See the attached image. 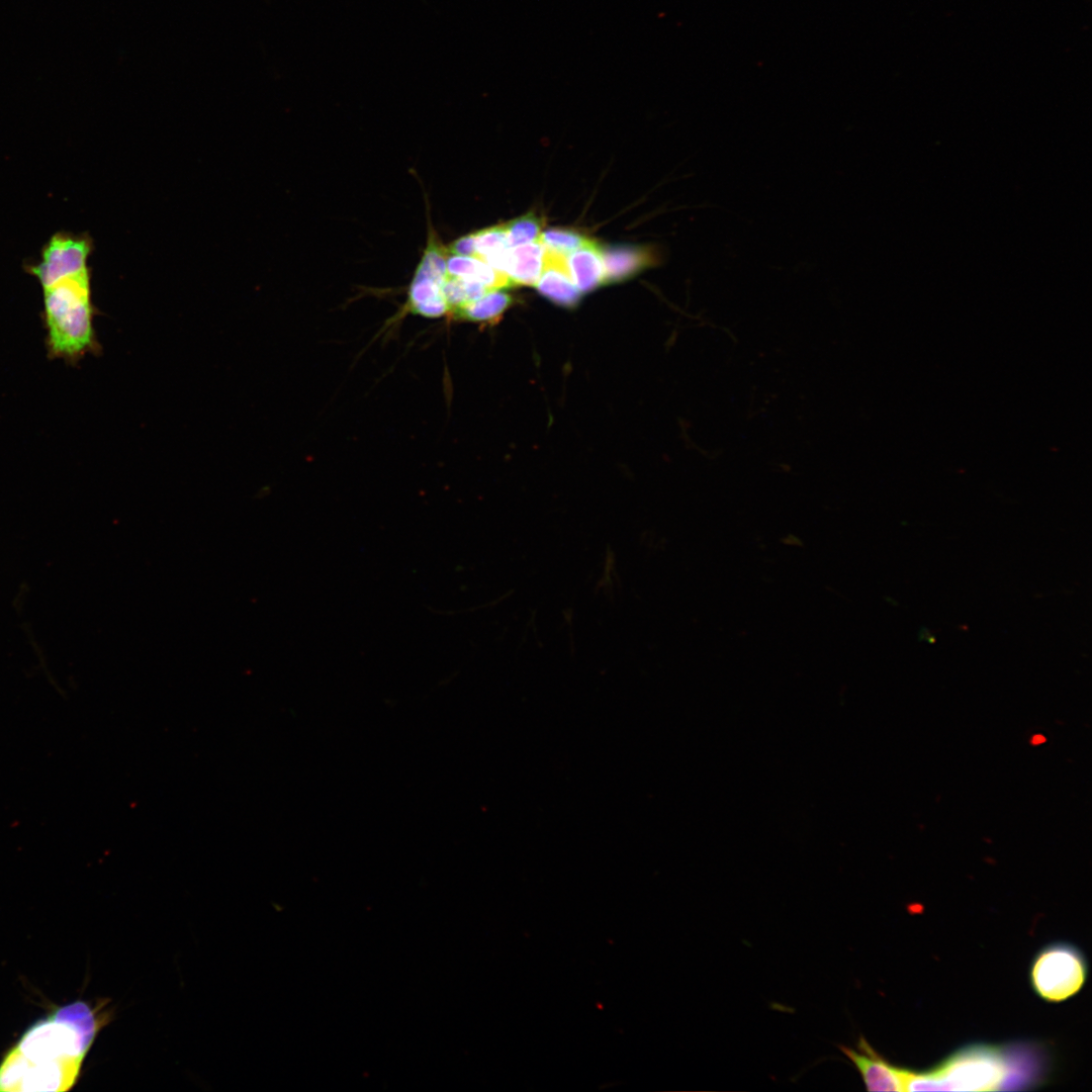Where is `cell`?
Instances as JSON below:
<instances>
[{
	"mask_svg": "<svg viewBox=\"0 0 1092 1092\" xmlns=\"http://www.w3.org/2000/svg\"><path fill=\"white\" fill-rule=\"evenodd\" d=\"M108 1005L78 1000L32 1024L0 1064V1091L70 1090L99 1031L113 1018Z\"/></svg>",
	"mask_w": 1092,
	"mask_h": 1092,
	"instance_id": "obj_1",
	"label": "cell"
},
{
	"mask_svg": "<svg viewBox=\"0 0 1092 1092\" xmlns=\"http://www.w3.org/2000/svg\"><path fill=\"white\" fill-rule=\"evenodd\" d=\"M1035 1044L974 1043L961 1048L926 1071H906L905 1091H994L1021 1089L1042 1078Z\"/></svg>",
	"mask_w": 1092,
	"mask_h": 1092,
	"instance_id": "obj_2",
	"label": "cell"
},
{
	"mask_svg": "<svg viewBox=\"0 0 1092 1092\" xmlns=\"http://www.w3.org/2000/svg\"><path fill=\"white\" fill-rule=\"evenodd\" d=\"M41 321L50 359L77 364L98 349L89 270L41 287Z\"/></svg>",
	"mask_w": 1092,
	"mask_h": 1092,
	"instance_id": "obj_3",
	"label": "cell"
},
{
	"mask_svg": "<svg viewBox=\"0 0 1092 1092\" xmlns=\"http://www.w3.org/2000/svg\"><path fill=\"white\" fill-rule=\"evenodd\" d=\"M1087 974V963L1080 949L1070 943L1057 942L1037 952L1029 978L1032 989L1041 999L1062 1002L1083 988Z\"/></svg>",
	"mask_w": 1092,
	"mask_h": 1092,
	"instance_id": "obj_4",
	"label": "cell"
},
{
	"mask_svg": "<svg viewBox=\"0 0 1092 1092\" xmlns=\"http://www.w3.org/2000/svg\"><path fill=\"white\" fill-rule=\"evenodd\" d=\"M90 253L91 242L87 237L57 233L43 246L40 261L25 265V270L43 287L64 276L89 270Z\"/></svg>",
	"mask_w": 1092,
	"mask_h": 1092,
	"instance_id": "obj_5",
	"label": "cell"
},
{
	"mask_svg": "<svg viewBox=\"0 0 1092 1092\" xmlns=\"http://www.w3.org/2000/svg\"><path fill=\"white\" fill-rule=\"evenodd\" d=\"M838 1048L857 1070L868 1091H905L907 1070L890 1063L863 1036L854 1048Z\"/></svg>",
	"mask_w": 1092,
	"mask_h": 1092,
	"instance_id": "obj_6",
	"label": "cell"
},
{
	"mask_svg": "<svg viewBox=\"0 0 1092 1092\" xmlns=\"http://www.w3.org/2000/svg\"><path fill=\"white\" fill-rule=\"evenodd\" d=\"M534 286L543 297L565 308L575 307L581 297V292L570 276L566 255L545 247L543 268Z\"/></svg>",
	"mask_w": 1092,
	"mask_h": 1092,
	"instance_id": "obj_7",
	"label": "cell"
},
{
	"mask_svg": "<svg viewBox=\"0 0 1092 1092\" xmlns=\"http://www.w3.org/2000/svg\"><path fill=\"white\" fill-rule=\"evenodd\" d=\"M604 283H619L654 266L659 259L649 246L613 245L602 248Z\"/></svg>",
	"mask_w": 1092,
	"mask_h": 1092,
	"instance_id": "obj_8",
	"label": "cell"
},
{
	"mask_svg": "<svg viewBox=\"0 0 1092 1092\" xmlns=\"http://www.w3.org/2000/svg\"><path fill=\"white\" fill-rule=\"evenodd\" d=\"M572 281L581 293H587L604 284L605 271L602 248L587 240L566 257Z\"/></svg>",
	"mask_w": 1092,
	"mask_h": 1092,
	"instance_id": "obj_9",
	"label": "cell"
},
{
	"mask_svg": "<svg viewBox=\"0 0 1092 1092\" xmlns=\"http://www.w3.org/2000/svg\"><path fill=\"white\" fill-rule=\"evenodd\" d=\"M544 246L541 242L510 247L504 273L513 285L534 286L543 268Z\"/></svg>",
	"mask_w": 1092,
	"mask_h": 1092,
	"instance_id": "obj_10",
	"label": "cell"
},
{
	"mask_svg": "<svg viewBox=\"0 0 1092 1092\" xmlns=\"http://www.w3.org/2000/svg\"><path fill=\"white\" fill-rule=\"evenodd\" d=\"M446 266L448 275L461 280L479 283L488 289L513 286L506 274L492 268L477 257L449 253Z\"/></svg>",
	"mask_w": 1092,
	"mask_h": 1092,
	"instance_id": "obj_11",
	"label": "cell"
},
{
	"mask_svg": "<svg viewBox=\"0 0 1092 1092\" xmlns=\"http://www.w3.org/2000/svg\"><path fill=\"white\" fill-rule=\"evenodd\" d=\"M444 279L417 273L408 290V307L415 313L439 317L449 311L442 292Z\"/></svg>",
	"mask_w": 1092,
	"mask_h": 1092,
	"instance_id": "obj_12",
	"label": "cell"
},
{
	"mask_svg": "<svg viewBox=\"0 0 1092 1092\" xmlns=\"http://www.w3.org/2000/svg\"><path fill=\"white\" fill-rule=\"evenodd\" d=\"M512 302V295L504 288L489 289L479 298L455 310L453 314L471 322L492 324L500 318Z\"/></svg>",
	"mask_w": 1092,
	"mask_h": 1092,
	"instance_id": "obj_13",
	"label": "cell"
},
{
	"mask_svg": "<svg viewBox=\"0 0 1092 1092\" xmlns=\"http://www.w3.org/2000/svg\"><path fill=\"white\" fill-rule=\"evenodd\" d=\"M474 236L475 256L492 268L503 271L510 248L506 224L481 230Z\"/></svg>",
	"mask_w": 1092,
	"mask_h": 1092,
	"instance_id": "obj_14",
	"label": "cell"
},
{
	"mask_svg": "<svg viewBox=\"0 0 1092 1092\" xmlns=\"http://www.w3.org/2000/svg\"><path fill=\"white\" fill-rule=\"evenodd\" d=\"M505 224L509 245L515 247L538 241L544 218L534 212H529Z\"/></svg>",
	"mask_w": 1092,
	"mask_h": 1092,
	"instance_id": "obj_15",
	"label": "cell"
},
{
	"mask_svg": "<svg viewBox=\"0 0 1092 1092\" xmlns=\"http://www.w3.org/2000/svg\"><path fill=\"white\" fill-rule=\"evenodd\" d=\"M588 238L569 229L553 228L541 233L539 241L552 251L566 255L583 245Z\"/></svg>",
	"mask_w": 1092,
	"mask_h": 1092,
	"instance_id": "obj_16",
	"label": "cell"
},
{
	"mask_svg": "<svg viewBox=\"0 0 1092 1092\" xmlns=\"http://www.w3.org/2000/svg\"><path fill=\"white\" fill-rule=\"evenodd\" d=\"M447 249L450 254L474 257L475 246L473 234L459 238L458 240L453 242Z\"/></svg>",
	"mask_w": 1092,
	"mask_h": 1092,
	"instance_id": "obj_17",
	"label": "cell"
},
{
	"mask_svg": "<svg viewBox=\"0 0 1092 1092\" xmlns=\"http://www.w3.org/2000/svg\"><path fill=\"white\" fill-rule=\"evenodd\" d=\"M1042 741H1044V738H1043V737H1041V735H1036V736H1034V737H1033V739H1032V743H1033V744H1039V743H1041Z\"/></svg>",
	"mask_w": 1092,
	"mask_h": 1092,
	"instance_id": "obj_18",
	"label": "cell"
}]
</instances>
